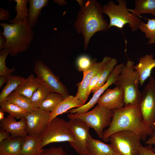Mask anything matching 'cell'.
Returning <instances> with one entry per match:
<instances>
[{
    "label": "cell",
    "instance_id": "obj_9",
    "mask_svg": "<svg viewBox=\"0 0 155 155\" xmlns=\"http://www.w3.org/2000/svg\"><path fill=\"white\" fill-rule=\"evenodd\" d=\"M139 105L144 122L155 129V78L151 76L141 92Z\"/></svg>",
    "mask_w": 155,
    "mask_h": 155
},
{
    "label": "cell",
    "instance_id": "obj_35",
    "mask_svg": "<svg viewBox=\"0 0 155 155\" xmlns=\"http://www.w3.org/2000/svg\"><path fill=\"white\" fill-rule=\"evenodd\" d=\"M36 155H66V154L62 147L52 146L49 148L43 149Z\"/></svg>",
    "mask_w": 155,
    "mask_h": 155
},
{
    "label": "cell",
    "instance_id": "obj_25",
    "mask_svg": "<svg viewBox=\"0 0 155 155\" xmlns=\"http://www.w3.org/2000/svg\"><path fill=\"white\" fill-rule=\"evenodd\" d=\"M133 9H128L135 16H137L142 14L151 13L155 16V0H135Z\"/></svg>",
    "mask_w": 155,
    "mask_h": 155
},
{
    "label": "cell",
    "instance_id": "obj_34",
    "mask_svg": "<svg viewBox=\"0 0 155 155\" xmlns=\"http://www.w3.org/2000/svg\"><path fill=\"white\" fill-rule=\"evenodd\" d=\"M92 62L90 58L87 56L82 55L80 57L77 61L78 70L83 72L86 71L90 67Z\"/></svg>",
    "mask_w": 155,
    "mask_h": 155
},
{
    "label": "cell",
    "instance_id": "obj_38",
    "mask_svg": "<svg viewBox=\"0 0 155 155\" xmlns=\"http://www.w3.org/2000/svg\"><path fill=\"white\" fill-rule=\"evenodd\" d=\"M10 14L8 10H5L2 7L0 8V20H8Z\"/></svg>",
    "mask_w": 155,
    "mask_h": 155
},
{
    "label": "cell",
    "instance_id": "obj_22",
    "mask_svg": "<svg viewBox=\"0 0 155 155\" xmlns=\"http://www.w3.org/2000/svg\"><path fill=\"white\" fill-rule=\"evenodd\" d=\"M41 84V82L31 74L25 79L14 91L31 99L33 93Z\"/></svg>",
    "mask_w": 155,
    "mask_h": 155
},
{
    "label": "cell",
    "instance_id": "obj_23",
    "mask_svg": "<svg viewBox=\"0 0 155 155\" xmlns=\"http://www.w3.org/2000/svg\"><path fill=\"white\" fill-rule=\"evenodd\" d=\"M40 140L39 136L27 135L25 137L22 146V155H36L43 149L40 148Z\"/></svg>",
    "mask_w": 155,
    "mask_h": 155
},
{
    "label": "cell",
    "instance_id": "obj_11",
    "mask_svg": "<svg viewBox=\"0 0 155 155\" xmlns=\"http://www.w3.org/2000/svg\"><path fill=\"white\" fill-rule=\"evenodd\" d=\"M74 134V142L69 143L71 146L80 155H89L86 148L87 142L91 137L89 131L90 127L83 120L71 119L68 121Z\"/></svg>",
    "mask_w": 155,
    "mask_h": 155
},
{
    "label": "cell",
    "instance_id": "obj_21",
    "mask_svg": "<svg viewBox=\"0 0 155 155\" xmlns=\"http://www.w3.org/2000/svg\"><path fill=\"white\" fill-rule=\"evenodd\" d=\"M48 0H29V9L27 18L29 26L34 28L38 22V17L41 15L42 9L47 5Z\"/></svg>",
    "mask_w": 155,
    "mask_h": 155
},
{
    "label": "cell",
    "instance_id": "obj_36",
    "mask_svg": "<svg viewBox=\"0 0 155 155\" xmlns=\"http://www.w3.org/2000/svg\"><path fill=\"white\" fill-rule=\"evenodd\" d=\"M103 67L95 75L90 83L86 91V98L87 99L92 90L97 84L102 73Z\"/></svg>",
    "mask_w": 155,
    "mask_h": 155
},
{
    "label": "cell",
    "instance_id": "obj_14",
    "mask_svg": "<svg viewBox=\"0 0 155 155\" xmlns=\"http://www.w3.org/2000/svg\"><path fill=\"white\" fill-rule=\"evenodd\" d=\"M111 58L107 56L104 57L100 62H96L93 61L90 67L83 72L82 80L77 84L78 90L75 96L82 102L83 105L85 104L87 100L86 98V91L92 80Z\"/></svg>",
    "mask_w": 155,
    "mask_h": 155
},
{
    "label": "cell",
    "instance_id": "obj_1",
    "mask_svg": "<svg viewBox=\"0 0 155 155\" xmlns=\"http://www.w3.org/2000/svg\"><path fill=\"white\" fill-rule=\"evenodd\" d=\"M113 115L109 128L104 133L103 141H109L113 134L121 130H128L134 133L145 141L155 129L146 124L144 121L139 105L124 106L113 110Z\"/></svg>",
    "mask_w": 155,
    "mask_h": 155
},
{
    "label": "cell",
    "instance_id": "obj_10",
    "mask_svg": "<svg viewBox=\"0 0 155 155\" xmlns=\"http://www.w3.org/2000/svg\"><path fill=\"white\" fill-rule=\"evenodd\" d=\"M34 71L36 78L41 83L46 86L51 91L59 93L66 97L68 90L50 69L41 60L35 63Z\"/></svg>",
    "mask_w": 155,
    "mask_h": 155
},
{
    "label": "cell",
    "instance_id": "obj_26",
    "mask_svg": "<svg viewBox=\"0 0 155 155\" xmlns=\"http://www.w3.org/2000/svg\"><path fill=\"white\" fill-rule=\"evenodd\" d=\"M5 100L17 105L27 112L35 109L32 105L31 99L14 91L7 97Z\"/></svg>",
    "mask_w": 155,
    "mask_h": 155
},
{
    "label": "cell",
    "instance_id": "obj_41",
    "mask_svg": "<svg viewBox=\"0 0 155 155\" xmlns=\"http://www.w3.org/2000/svg\"><path fill=\"white\" fill-rule=\"evenodd\" d=\"M7 42L6 37L0 31V50L5 48Z\"/></svg>",
    "mask_w": 155,
    "mask_h": 155
},
{
    "label": "cell",
    "instance_id": "obj_44",
    "mask_svg": "<svg viewBox=\"0 0 155 155\" xmlns=\"http://www.w3.org/2000/svg\"><path fill=\"white\" fill-rule=\"evenodd\" d=\"M4 117V112L0 110V121L2 120Z\"/></svg>",
    "mask_w": 155,
    "mask_h": 155
},
{
    "label": "cell",
    "instance_id": "obj_18",
    "mask_svg": "<svg viewBox=\"0 0 155 155\" xmlns=\"http://www.w3.org/2000/svg\"><path fill=\"white\" fill-rule=\"evenodd\" d=\"M25 137L11 136L0 143V155H22V146Z\"/></svg>",
    "mask_w": 155,
    "mask_h": 155
},
{
    "label": "cell",
    "instance_id": "obj_3",
    "mask_svg": "<svg viewBox=\"0 0 155 155\" xmlns=\"http://www.w3.org/2000/svg\"><path fill=\"white\" fill-rule=\"evenodd\" d=\"M0 26L3 28L1 33L7 40L5 48L8 50L10 55H16L29 48L34 33L28 25L27 19L13 24L0 23Z\"/></svg>",
    "mask_w": 155,
    "mask_h": 155
},
{
    "label": "cell",
    "instance_id": "obj_19",
    "mask_svg": "<svg viewBox=\"0 0 155 155\" xmlns=\"http://www.w3.org/2000/svg\"><path fill=\"white\" fill-rule=\"evenodd\" d=\"M83 105L82 102L75 96L68 95L51 113L48 123L58 115L67 112L71 108L79 107Z\"/></svg>",
    "mask_w": 155,
    "mask_h": 155
},
{
    "label": "cell",
    "instance_id": "obj_17",
    "mask_svg": "<svg viewBox=\"0 0 155 155\" xmlns=\"http://www.w3.org/2000/svg\"><path fill=\"white\" fill-rule=\"evenodd\" d=\"M139 62L134 66V69L140 76V85L142 86L145 81L151 76L152 69L155 67V59L152 54H146L140 57Z\"/></svg>",
    "mask_w": 155,
    "mask_h": 155
},
{
    "label": "cell",
    "instance_id": "obj_45",
    "mask_svg": "<svg viewBox=\"0 0 155 155\" xmlns=\"http://www.w3.org/2000/svg\"><path fill=\"white\" fill-rule=\"evenodd\" d=\"M113 155H121L120 154L115 152Z\"/></svg>",
    "mask_w": 155,
    "mask_h": 155
},
{
    "label": "cell",
    "instance_id": "obj_32",
    "mask_svg": "<svg viewBox=\"0 0 155 155\" xmlns=\"http://www.w3.org/2000/svg\"><path fill=\"white\" fill-rule=\"evenodd\" d=\"M51 92L46 86L41 83L39 87L33 93L31 99L32 105L35 109L39 108L41 103Z\"/></svg>",
    "mask_w": 155,
    "mask_h": 155
},
{
    "label": "cell",
    "instance_id": "obj_24",
    "mask_svg": "<svg viewBox=\"0 0 155 155\" xmlns=\"http://www.w3.org/2000/svg\"><path fill=\"white\" fill-rule=\"evenodd\" d=\"M25 79L23 77L14 76L11 74L8 76V81L0 94V105L13 91H14L23 82Z\"/></svg>",
    "mask_w": 155,
    "mask_h": 155
},
{
    "label": "cell",
    "instance_id": "obj_27",
    "mask_svg": "<svg viewBox=\"0 0 155 155\" xmlns=\"http://www.w3.org/2000/svg\"><path fill=\"white\" fill-rule=\"evenodd\" d=\"M66 97L59 93L51 92L41 103L39 108L51 112Z\"/></svg>",
    "mask_w": 155,
    "mask_h": 155
},
{
    "label": "cell",
    "instance_id": "obj_30",
    "mask_svg": "<svg viewBox=\"0 0 155 155\" xmlns=\"http://www.w3.org/2000/svg\"><path fill=\"white\" fill-rule=\"evenodd\" d=\"M28 0H15L16 3L15 7L17 14L15 18L12 20H9L10 24H13L22 21L23 20L27 19L28 12L29 11L27 7V4L28 2Z\"/></svg>",
    "mask_w": 155,
    "mask_h": 155
},
{
    "label": "cell",
    "instance_id": "obj_28",
    "mask_svg": "<svg viewBox=\"0 0 155 155\" xmlns=\"http://www.w3.org/2000/svg\"><path fill=\"white\" fill-rule=\"evenodd\" d=\"M0 105V110L8 113L10 116L18 119H25L27 112L17 105L6 100Z\"/></svg>",
    "mask_w": 155,
    "mask_h": 155
},
{
    "label": "cell",
    "instance_id": "obj_31",
    "mask_svg": "<svg viewBox=\"0 0 155 155\" xmlns=\"http://www.w3.org/2000/svg\"><path fill=\"white\" fill-rule=\"evenodd\" d=\"M147 19V23L141 21L138 29L144 33L146 37L149 39L147 43L149 45L155 43V19Z\"/></svg>",
    "mask_w": 155,
    "mask_h": 155
},
{
    "label": "cell",
    "instance_id": "obj_5",
    "mask_svg": "<svg viewBox=\"0 0 155 155\" xmlns=\"http://www.w3.org/2000/svg\"><path fill=\"white\" fill-rule=\"evenodd\" d=\"M117 1V5L110 1L102 6L103 13L109 18L110 28L114 26L121 29L125 25L128 24L132 31H136L141 22V19L130 12L127 8L126 0Z\"/></svg>",
    "mask_w": 155,
    "mask_h": 155
},
{
    "label": "cell",
    "instance_id": "obj_46",
    "mask_svg": "<svg viewBox=\"0 0 155 155\" xmlns=\"http://www.w3.org/2000/svg\"><path fill=\"white\" fill-rule=\"evenodd\" d=\"M155 145L154 147V148H153V151L155 153V145Z\"/></svg>",
    "mask_w": 155,
    "mask_h": 155
},
{
    "label": "cell",
    "instance_id": "obj_20",
    "mask_svg": "<svg viewBox=\"0 0 155 155\" xmlns=\"http://www.w3.org/2000/svg\"><path fill=\"white\" fill-rule=\"evenodd\" d=\"M86 148L89 155H113L115 152L111 144H105L92 137L88 141Z\"/></svg>",
    "mask_w": 155,
    "mask_h": 155
},
{
    "label": "cell",
    "instance_id": "obj_12",
    "mask_svg": "<svg viewBox=\"0 0 155 155\" xmlns=\"http://www.w3.org/2000/svg\"><path fill=\"white\" fill-rule=\"evenodd\" d=\"M51 113L40 108L27 112L25 119L28 135L39 136L48 124Z\"/></svg>",
    "mask_w": 155,
    "mask_h": 155
},
{
    "label": "cell",
    "instance_id": "obj_40",
    "mask_svg": "<svg viewBox=\"0 0 155 155\" xmlns=\"http://www.w3.org/2000/svg\"><path fill=\"white\" fill-rule=\"evenodd\" d=\"M154 124L155 126V123ZM145 143L148 145H155V130L150 135V137L146 140Z\"/></svg>",
    "mask_w": 155,
    "mask_h": 155
},
{
    "label": "cell",
    "instance_id": "obj_42",
    "mask_svg": "<svg viewBox=\"0 0 155 155\" xmlns=\"http://www.w3.org/2000/svg\"><path fill=\"white\" fill-rule=\"evenodd\" d=\"M8 80V77L6 76H0V88H1L5 83H6Z\"/></svg>",
    "mask_w": 155,
    "mask_h": 155
},
{
    "label": "cell",
    "instance_id": "obj_33",
    "mask_svg": "<svg viewBox=\"0 0 155 155\" xmlns=\"http://www.w3.org/2000/svg\"><path fill=\"white\" fill-rule=\"evenodd\" d=\"M9 54L8 50L4 48L0 51V76H9L16 71L15 67L9 69L5 64L6 58Z\"/></svg>",
    "mask_w": 155,
    "mask_h": 155
},
{
    "label": "cell",
    "instance_id": "obj_43",
    "mask_svg": "<svg viewBox=\"0 0 155 155\" xmlns=\"http://www.w3.org/2000/svg\"><path fill=\"white\" fill-rule=\"evenodd\" d=\"M54 1L60 5H64L66 3V2L64 0H54Z\"/></svg>",
    "mask_w": 155,
    "mask_h": 155
},
{
    "label": "cell",
    "instance_id": "obj_39",
    "mask_svg": "<svg viewBox=\"0 0 155 155\" xmlns=\"http://www.w3.org/2000/svg\"><path fill=\"white\" fill-rule=\"evenodd\" d=\"M10 133L5 130L0 128V143L4 140L9 138Z\"/></svg>",
    "mask_w": 155,
    "mask_h": 155
},
{
    "label": "cell",
    "instance_id": "obj_13",
    "mask_svg": "<svg viewBox=\"0 0 155 155\" xmlns=\"http://www.w3.org/2000/svg\"><path fill=\"white\" fill-rule=\"evenodd\" d=\"M124 64L123 63H121L115 66L109 75L106 83L93 94L92 97L87 103L80 107L71 109L68 111L67 113H70V114H80L88 112L94 106L98 99L108 88L115 83Z\"/></svg>",
    "mask_w": 155,
    "mask_h": 155
},
{
    "label": "cell",
    "instance_id": "obj_29",
    "mask_svg": "<svg viewBox=\"0 0 155 155\" xmlns=\"http://www.w3.org/2000/svg\"><path fill=\"white\" fill-rule=\"evenodd\" d=\"M117 63V59L112 58L106 63L103 67L102 73L97 84L92 91L93 94H94L99 88L106 83L109 75Z\"/></svg>",
    "mask_w": 155,
    "mask_h": 155
},
{
    "label": "cell",
    "instance_id": "obj_37",
    "mask_svg": "<svg viewBox=\"0 0 155 155\" xmlns=\"http://www.w3.org/2000/svg\"><path fill=\"white\" fill-rule=\"evenodd\" d=\"M137 155H155L152 145L144 147L141 145L138 149Z\"/></svg>",
    "mask_w": 155,
    "mask_h": 155
},
{
    "label": "cell",
    "instance_id": "obj_8",
    "mask_svg": "<svg viewBox=\"0 0 155 155\" xmlns=\"http://www.w3.org/2000/svg\"><path fill=\"white\" fill-rule=\"evenodd\" d=\"M141 140L137 134L128 130L117 131L109 137L115 152L121 155H137Z\"/></svg>",
    "mask_w": 155,
    "mask_h": 155
},
{
    "label": "cell",
    "instance_id": "obj_15",
    "mask_svg": "<svg viewBox=\"0 0 155 155\" xmlns=\"http://www.w3.org/2000/svg\"><path fill=\"white\" fill-rule=\"evenodd\" d=\"M97 103L112 110L123 108L125 106L123 91L118 86L113 89L108 88Z\"/></svg>",
    "mask_w": 155,
    "mask_h": 155
},
{
    "label": "cell",
    "instance_id": "obj_16",
    "mask_svg": "<svg viewBox=\"0 0 155 155\" xmlns=\"http://www.w3.org/2000/svg\"><path fill=\"white\" fill-rule=\"evenodd\" d=\"M0 127L11 134L12 137L18 136L25 137L28 135L26 131L25 119L17 121L15 118L8 115L1 121Z\"/></svg>",
    "mask_w": 155,
    "mask_h": 155
},
{
    "label": "cell",
    "instance_id": "obj_2",
    "mask_svg": "<svg viewBox=\"0 0 155 155\" xmlns=\"http://www.w3.org/2000/svg\"><path fill=\"white\" fill-rule=\"evenodd\" d=\"M103 13L102 6L96 0H88L80 7L74 27L84 37V49H87L90 38L96 33L106 31L110 28Z\"/></svg>",
    "mask_w": 155,
    "mask_h": 155
},
{
    "label": "cell",
    "instance_id": "obj_7",
    "mask_svg": "<svg viewBox=\"0 0 155 155\" xmlns=\"http://www.w3.org/2000/svg\"><path fill=\"white\" fill-rule=\"evenodd\" d=\"M113 112L100 104L90 111L80 114L69 113L67 117L69 119L77 118L86 123L94 129L100 138H102L103 129L110 125Z\"/></svg>",
    "mask_w": 155,
    "mask_h": 155
},
{
    "label": "cell",
    "instance_id": "obj_6",
    "mask_svg": "<svg viewBox=\"0 0 155 155\" xmlns=\"http://www.w3.org/2000/svg\"><path fill=\"white\" fill-rule=\"evenodd\" d=\"M39 136L41 149L51 143L65 142L69 143L75 140L68 122L57 117L50 121Z\"/></svg>",
    "mask_w": 155,
    "mask_h": 155
},
{
    "label": "cell",
    "instance_id": "obj_4",
    "mask_svg": "<svg viewBox=\"0 0 155 155\" xmlns=\"http://www.w3.org/2000/svg\"><path fill=\"white\" fill-rule=\"evenodd\" d=\"M134 66L133 61L127 60L114 84L123 91L124 106H135L139 103L141 95L139 88L140 76L134 69Z\"/></svg>",
    "mask_w": 155,
    "mask_h": 155
}]
</instances>
